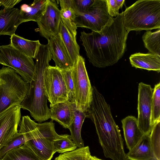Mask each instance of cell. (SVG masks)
<instances>
[{"label":"cell","mask_w":160,"mask_h":160,"mask_svg":"<svg viewBox=\"0 0 160 160\" xmlns=\"http://www.w3.org/2000/svg\"><path fill=\"white\" fill-rule=\"evenodd\" d=\"M1 6L0 3V7Z\"/></svg>","instance_id":"obj_37"},{"label":"cell","mask_w":160,"mask_h":160,"mask_svg":"<svg viewBox=\"0 0 160 160\" xmlns=\"http://www.w3.org/2000/svg\"><path fill=\"white\" fill-rule=\"evenodd\" d=\"M122 12L111 17L99 32H81L82 45L89 62L94 67L104 68L117 63L123 56L129 32L125 28Z\"/></svg>","instance_id":"obj_1"},{"label":"cell","mask_w":160,"mask_h":160,"mask_svg":"<svg viewBox=\"0 0 160 160\" xmlns=\"http://www.w3.org/2000/svg\"><path fill=\"white\" fill-rule=\"evenodd\" d=\"M44 85L47 100L50 107L61 102L68 101L66 85L59 69L55 66L49 65L44 73Z\"/></svg>","instance_id":"obj_9"},{"label":"cell","mask_w":160,"mask_h":160,"mask_svg":"<svg viewBox=\"0 0 160 160\" xmlns=\"http://www.w3.org/2000/svg\"><path fill=\"white\" fill-rule=\"evenodd\" d=\"M160 121V82L155 85L151 102L150 124L153 127Z\"/></svg>","instance_id":"obj_26"},{"label":"cell","mask_w":160,"mask_h":160,"mask_svg":"<svg viewBox=\"0 0 160 160\" xmlns=\"http://www.w3.org/2000/svg\"><path fill=\"white\" fill-rule=\"evenodd\" d=\"M72 75L76 108L86 112L92 101V87L86 68L84 59L80 55L74 65Z\"/></svg>","instance_id":"obj_6"},{"label":"cell","mask_w":160,"mask_h":160,"mask_svg":"<svg viewBox=\"0 0 160 160\" xmlns=\"http://www.w3.org/2000/svg\"><path fill=\"white\" fill-rule=\"evenodd\" d=\"M3 160H42L26 143L7 153Z\"/></svg>","instance_id":"obj_23"},{"label":"cell","mask_w":160,"mask_h":160,"mask_svg":"<svg viewBox=\"0 0 160 160\" xmlns=\"http://www.w3.org/2000/svg\"><path fill=\"white\" fill-rule=\"evenodd\" d=\"M48 41L52 59L54 62L55 67L60 70L72 69L74 64L59 34Z\"/></svg>","instance_id":"obj_13"},{"label":"cell","mask_w":160,"mask_h":160,"mask_svg":"<svg viewBox=\"0 0 160 160\" xmlns=\"http://www.w3.org/2000/svg\"><path fill=\"white\" fill-rule=\"evenodd\" d=\"M124 26L129 32L160 29V0H139L123 12Z\"/></svg>","instance_id":"obj_4"},{"label":"cell","mask_w":160,"mask_h":160,"mask_svg":"<svg viewBox=\"0 0 160 160\" xmlns=\"http://www.w3.org/2000/svg\"><path fill=\"white\" fill-rule=\"evenodd\" d=\"M128 160H159L152 146L149 134H144L126 153Z\"/></svg>","instance_id":"obj_16"},{"label":"cell","mask_w":160,"mask_h":160,"mask_svg":"<svg viewBox=\"0 0 160 160\" xmlns=\"http://www.w3.org/2000/svg\"><path fill=\"white\" fill-rule=\"evenodd\" d=\"M60 11L62 21L70 32L76 36L77 28L75 23L76 11L70 8H61Z\"/></svg>","instance_id":"obj_27"},{"label":"cell","mask_w":160,"mask_h":160,"mask_svg":"<svg viewBox=\"0 0 160 160\" xmlns=\"http://www.w3.org/2000/svg\"><path fill=\"white\" fill-rule=\"evenodd\" d=\"M153 89L150 85L141 82L138 86V124L144 134H149L153 127L150 124Z\"/></svg>","instance_id":"obj_11"},{"label":"cell","mask_w":160,"mask_h":160,"mask_svg":"<svg viewBox=\"0 0 160 160\" xmlns=\"http://www.w3.org/2000/svg\"><path fill=\"white\" fill-rule=\"evenodd\" d=\"M108 12L111 17H116L119 14V10L122 8L125 0H105Z\"/></svg>","instance_id":"obj_32"},{"label":"cell","mask_w":160,"mask_h":160,"mask_svg":"<svg viewBox=\"0 0 160 160\" xmlns=\"http://www.w3.org/2000/svg\"><path fill=\"white\" fill-rule=\"evenodd\" d=\"M150 141L155 154L159 160L160 158V121L153 127L150 134Z\"/></svg>","instance_id":"obj_31"},{"label":"cell","mask_w":160,"mask_h":160,"mask_svg":"<svg viewBox=\"0 0 160 160\" xmlns=\"http://www.w3.org/2000/svg\"><path fill=\"white\" fill-rule=\"evenodd\" d=\"M21 109L20 104L14 103L0 113V149L18 132Z\"/></svg>","instance_id":"obj_10"},{"label":"cell","mask_w":160,"mask_h":160,"mask_svg":"<svg viewBox=\"0 0 160 160\" xmlns=\"http://www.w3.org/2000/svg\"><path fill=\"white\" fill-rule=\"evenodd\" d=\"M21 0H0L1 6H2L4 9L13 8L14 6L21 1Z\"/></svg>","instance_id":"obj_34"},{"label":"cell","mask_w":160,"mask_h":160,"mask_svg":"<svg viewBox=\"0 0 160 160\" xmlns=\"http://www.w3.org/2000/svg\"><path fill=\"white\" fill-rule=\"evenodd\" d=\"M72 69L60 70L67 88L68 101L75 102V91L72 78Z\"/></svg>","instance_id":"obj_30"},{"label":"cell","mask_w":160,"mask_h":160,"mask_svg":"<svg viewBox=\"0 0 160 160\" xmlns=\"http://www.w3.org/2000/svg\"><path fill=\"white\" fill-rule=\"evenodd\" d=\"M27 142L23 134L18 132L10 141L0 149V158L2 159L8 152L23 145Z\"/></svg>","instance_id":"obj_29"},{"label":"cell","mask_w":160,"mask_h":160,"mask_svg":"<svg viewBox=\"0 0 160 160\" xmlns=\"http://www.w3.org/2000/svg\"><path fill=\"white\" fill-rule=\"evenodd\" d=\"M50 118L58 122L65 128L68 129L74 117L75 102L68 101L57 103L50 107Z\"/></svg>","instance_id":"obj_14"},{"label":"cell","mask_w":160,"mask_h":160,"mask_svg":"<svg viewBox=\"0 0 160 160\" xmlns=\"http://www.w3.org/2000/svg\"><path fill=\"white\" fill-rule=\"evenodd\" d=\"M29 88L14 69L4 66L0 68V113L14 103L20 104Z\"/></svg>","instance_id":"obj_5"},{"label":"cell","mask_w":160,"mask_h":160,"mask_svg":"<svg viewBox=\"0 0 160 160\" xmlns=\"http://www.w3.org/2000/svg\"><path fill=\"white\" fill-rule=\"evenodd\" d=\"M58 34L74 65L80 55V48L76 41V36L70 32L62 20L59 25Z\"/></svg>","instance_id":"obj_21"},{"label":"cell","mask_w":160,"mask_h":160,"mask_svg":"<svg viewBox=\"0 0 160 160\" xmlns=\"http://www.w3.org/2000/svg\"><path fill=\"white\" fill-rule=\"evenodd\" d=\"M88 146L78 148L71 152L60 154L54 160H86L90 153Z\"/></svg>","instance_id":"obj_28"},{"label":"cell","mask_w":160,"mask_h":160,"mask_svg":"<svg viewBox=\"0 0 160 160\" xmlns=\"http://www.w3.org/2000/svg\"><path fill=\"white\" fill-rule=\"evenodd\" d=\"M49 0H35L31 4H22L20 13L22 22L29 21L37 22L44 11Z\"/></svg>","instance_id":"obj_19"},{"label":"cell","mask_w":160,"mask_h":160,"mask_svg":"<svg viewBox=\"0 0 160 160\" xmlns=\"http://www.w3.org/2000/svg\"><path fill=\"white\" fill-rule=\"evenodd\" d=\"M35 69L28 92L21 104V108L28 111L35 121L42 122L50 118L47 99L44 85V73L52 59L48 44H41L35 57Z\"/></svg>","instance_id":"obj_2"},{"label":"cell","mask_w":160,"mask_h":160,"mask_svg":"<svg viewBox=\"0 0 160 160\" xmlns=\"http://www.w3.org/2000/svg\"><path fill=\"white\" fill-rule=\"evenodd\" d=\"M53 121L37 123L27 115L22 117L19 125L18 132L27 140L25 143L42 160H51L55 153L53 142L58 134Z\"/></svg>","instance_id":"obj_3"},{"label":"cell","mask_w":160,"mask_h":160,"mask_svg":"<svg viewBox=\"0 0 160 160\" xmlns=\"http://www.w3.org/2000/svg\"><path fill=\"white\" fill-rule=\"evenodd\" d=\"M0 160H3L2 159L0 158Z\"/></svg>","instance_id":"obj_36"},{"label":"cell","mask_w":160,"mask_h":160,"mask_svg":"<svg viewBox=\"0 0 160 160\" xmlns=\"http://www.w3.org/2000/svg\"><path fill=\"white\" fill-rule=\"evenodd\" d=\"M123 135L127 148L131 150L143 136L138 128L137 119L132 116H128L121 121Z\"/></svg>","instance_id":"obj_17"},{"label":"cell","mask_w":160,"mask_h":160,"mask_svg":"<svg viewBox=\"0 0 160 160\" xmlns=\"http://www.w3.org/2000/svg\"><path fill=\"white\" fill-rule=\"evenodd\" d=\"M58 4L56 1L49 0L44 11L37 22L38 31L48 41L58 33L61 18Z\"/></svg>","instance_id":"obj_12"},{"label":"cell","mask_w":160,"mask_h":160,"mask_svg":"<svg viewBox=\"0 0 160 160\" xmlns=\"http://www.w3.org/2000/svg\"><path fill=\"white\" fill-rule=\"evenodd\" d=\"M53 145L55 152L61 154L73 151L77 148L70 135L68 134H58L54 140Z\"/></svg>","instance_id":"obj_25"},{"label":"cell","mask_w":160,"mask_h":160,"mask_svg":"<svg viewBox=\"0 0 160 160\" xmlns=\"http://www.w3.org/2000/svg\"><path fill=\"white\" fill-rule=\"evenodd\" d=\"M10 44L25 55L35 59L41 45L39 40L25 39L14 34L11 36Z\"/></svg>","instance_id":"obj_20"},{"label":"cell","mask_w":160,"mask_h":160,"mask_svg":"<svg viewBox=\"0 0 160 160\" xmlns=\"http://www.w3.org/2000/svg\"><path fill=\"white\" fill-rule=\"evenodd\" d=\"M129 59L132 66L136 68L160 72V56L158 55L138 52L132 54Z\"/></svg>","instance_id":"obj_18"},{"label":"cell","mask_w":160,"mask_h":160,"mask_svg":"<svg viewBox=\"0 0 160 160\" xmlns=\"http://www.w3.org/2000/svg\"><path fill=\"white\" fill-rule=\"evenodd\" d=\"M86 160H104L100 159L96 156H93L91 155V153L88 155Z\"/></svg>","instance_id":"obj_35"},{"label":"cell","mask_w":160,"mask_h":160,"mask_svg":"<svg viewBox=\"0 0 160 160\" xmlns=\"http://www.w3.org/2000/svg\"><path fill=\"white\" fill-rule=\"evenodd\" d=\"M23 23L20 10L13 8L0 10V36L15 34L18 26Z\"/></svg>","instance_id":"obj_15"},{"label":"cell","mask_w":160,"mask_h":160,"mask_svg":"<svg viewBox=\"0 0 160 160\" xmlns=\"http://www.w3.org/2000/svg\"><path fill=\"white\" fill-rule=\"evenodd\" d=\"M0 64L14 69L25 82H30L35 67L33 59L19 51L10 44L0 46Z\"/></svg>","instance_id":"obj_7"},{"label":"cell","mask_w":160,"mask_h":160,"mask_svg":"<svg viewBox=\"0 0 160 160\" xmlns=\"http://www.w3.org/2000/svg\"><path fill=\"white\" fill-rule=\"evenodd\" d=\"M94 1V0H73L76 13L86 11Z\"/></svg>","instance_id":"obj_33"},{"label":"cell","mask_w":160,"mask_h":160,"mask_svg":"<svg viewBox=\"0 0 160 160\" xmlns=\"http://www.w3.org/2000/svg\"><path fill=\"white\" fill-rule=\"evenodd\" d=\"M111 18L105 0H94L86 11L76 13L75 23L77 28H86L99 32L108 22Z\"/></svg>","instance_id":"obj_8"},{"label":"cell","mask_w":160,"mask_h":160,"mask_svg":"<svg viewBox=\"0 0 160 160\" xmlns=\"http://www.w3.org/2000/svg\"><path fill=\"white\" fill-rule=\"evenodd\" d=\"M142 38L145 48L149 52L160 56V29L154 32L146 31Z\"/></svg>","instance_id":"obj_24"},{"label":"cell","mask_w":160,"mask_h":160,"mask_svg":"<svg viewBox=\"0 0 160 160\" xmlns=\"http://www.w3.org/2000/svg\"><path fill=\"white\" fill-rule=\"evenodd\" d=\"M86 117V112L76 109L73 120L68 128L70 131L71 138L78 148L84 147L81 132L82 126Z\"/></svg>","instance_id":"obj_22"}]
</instances>
